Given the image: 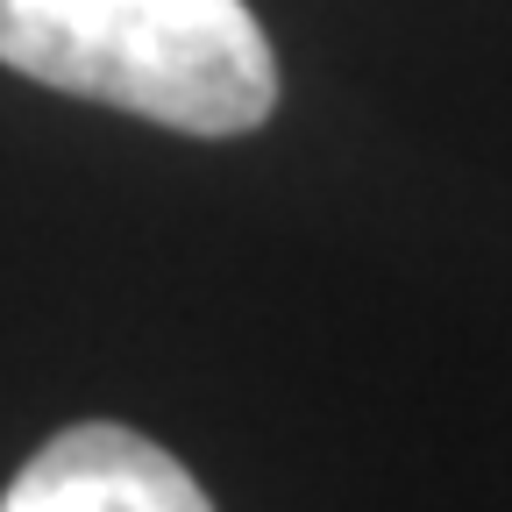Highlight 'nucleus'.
<instances>
[{
	"label": "nucleus",
	"mask_w": 512,
	"mask_h": 512,
	"mask_svg": "<svg viewBox=\"0 0 512 512\" xmlns=\"http://www.w3.org/2000/svg\"><path fill=\"white\" fill-rule=\"evenodd\" d=\"M0 64L178 136H242L278 107V57L242 0H0Z\"/></svg>",
	"instance_id": "f257e3e1"
},
{
	"label": "nucleus",
	"mask_w": 512,
	"mask_h": 512,
	"mask_svg": "<svg viewBox=\"0 0 512 512\" xmlns=\"http://www.w3.org/2000/svg\"><path fill=\"white\" fill-rule=\"evenodd\" d=\"M0 512H214L192 470L136 427L86 420L15 470Z\"/></svg>",
	"instance_id": "f03ea898"
}]
</instances>
